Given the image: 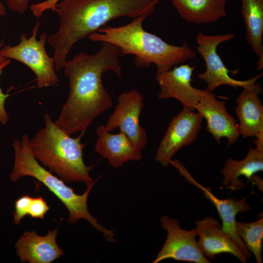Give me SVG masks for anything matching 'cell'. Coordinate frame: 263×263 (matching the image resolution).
<instances>
[{
  "label": "cell",
  "instance_id": "2e32d148",
  "mask_svg": "<svg viewBox=\"0 0 263 263\" xmlns=\"http://www.w3.org/2000/svg\"><path fill=\"white\" fill-rule=\"evenodd\" d=\"M58 228L48 230L45 236L33 230L25 232L15 244L21 263H51L63 254L56 243Z\"/></svg>",
  "mask_w": 263,
  "mask_h": 263
},
{
  "label": "cell",
  "instance_id": "d6986e66",
  "mask_svg": "<svg viewBox=\"0 0 263 263\" xmlns=\"http://www.w3.org/2000/svg\"><path fill=\"white\" fill-rule=\"evenodd\" d=\"M179 15L196 24L216 22L226 14V0H171Z\"/></svg>",
  "mask_w": 263,
  "mask_h": 263
},
{
  "label": "cell",
  "instance_id": "83f0119b",
  "mask_svg": "<svg viewBox=\"0 0 263 263\" xmlns=\"http://www.w3.org/2000/svg\"><path fill=\"white\" fill-rule=\"evenodd\" d=\"M6 13L7 11L5 7L0 0V16H5Z\"/></svg>",
  "mask_w": 263,
  "mask_h": 263
},
{
  "label": "cell",
  "instance_id": "603a6c76",
  "mask_svg": "<svg viewBox=\"0 0 263 263\" xmlns=\"http://www.w3.org/2000/svg\"><path fill=\"white\" fill-rule=\"evenodd\" d=\"M32 197L28 194L18 198L15 203V210L13 212L14 223L18 225L21 220L28 215V210Z\"/></svg>",
  "mask_w": 263,
  "mask_h": 263
},
{
  "label": "cell",
  "instance_id": "7a4b0ae2",
  "mask_svg": "<svg viewBox=\"0 0 263 263\" xmlns=\"http://www.w3.org/2000/svg\"><path fill=\"white\" fill-rule=\"evenodd\" d=\"M159 0H63L54 12L60 19L57 31L48 38L55 50L56 71L63 68L73 45L96 32L112 19L151 15Z\"/></svg>",
  "mask_w": 263,
  "mask_h": 263
},
{
  "label": "cell",
  "instance_id": "484cf974",
  "mask_svg": "<svg viewBox=\"0 0 263 263\" xmlns=\"http://www.w3.org/2000/svg\"><path fill=\"white\" fill-rule=\"evenodd\" d=\"M5 1L8 8L20 14H23L29 7V0H5Z\"/></svg>",
  "mask_w": 263,
  "mask_h": 263
},
{
  "label": "cell",
  "instance_id": "7c38bea8",
  "mask_svg": "<svg viewBox=\"0 0 263 263\" xmlns=\"http://www.w3.org/2000/svg\"><path fill=\"white\" fill-rule=\"evenodd\" d=\"M170 164L178 170L187 181L200 189L204 193V196L214 205L222 220L223 230L237 244L242 252L248 258H250L251 254L237 234L236 228L237 214L240 212H246L252 209L247 202L246 198L241 199L218 198L212 193L209 187H205L195 180L180 162L172 160Z\"/></svg>",
  "mask_w": 263,
  "mask_h": 263
},
{
  "label": "cell",
  "instance_id": "e0dca14e",
  "mask_svg": "<svg viewBox=\"0 0 263 263\" xmlns=\"http://www.w3.org/2000/svg\"><path fill=\"white\" fill-rule=\"evenodd\" d=\"M96 132L98 138L95 151L106 159L112 167L118 169L127 162L141 160L142 149L134 144L124 133H111L104 125L99 126Z\"/></svg>",
  "mask_w": 263,
  "mask_h": 263
},
{
  "label": "cell",
  "instance_id": "52a82bcc",
  "mask_svg": "<svg viewBox=\"0 0 263 263\" xmlns=\"http://www.w3.org/2000/svg\"><path fill=\"white\" fill-rule=\"evenodd\" d=\"M232 33L208 35L199 33L196 37L198 44L197 52L202 56L206 64V70L198 75L199 79L206 82L208 91L213 92L222 85H229L235 88L242 87L249 89L254 86L263 73L245 80H236L232 78L221 57L217 52L218 46L225 41L232 39Z\"/></svg>",
  "mask_w": 263,
  "mask_h": 263
},
{
  "label": "cell",
  "instance_id": "9a60e30c",
  "mask_svg": "<svg viewBox=\"0 0 263 263\" xmlns=\"http://www.w3.org/2000/svg\"><path fill=\"white\" fill-rule=\"evenodd\" d=\"M196 225L199 238L198 244L207 258L214 260L217 255L229 253L243 263L247 262L248 258L237 244L223 230L222 225L217 219L208 216L197 221Z\"/></svg>",
  "mask_w": 263,
  "mask_h": 263
},
{
  "label": "cell",
  "instance_id": "d4e9b609",
  "mask_svg": "<svg viewBox=\"0 0 263 263\" xmlns=\"http://www.w3.org/2000/svg\"><path fill=\"white\" fill-rule=\"evenodd\" d=\"M59 0H46L44 1L34 3L31 5V10L33 14L39 18L47 10L54 12L55 5Z\"/></svg>",
  "mask_w": 263,
  "mask_h": 263
},
{
  "label": "cell",
  "instance_id": "cb8c5ba5",
  "mask_svg": "<svg viewBox=\"0 0 263 263\" xmlns=\"http://www.w3.org/2000/svg\"><path fill=\"white\" fill-rule=\"evenodd\" d=\"M10 63V60L7 59L4 62L0 64V78L3 69ZM9 96L8 94H4L0 86V123L6 125L9 121V116L6 111L5 103L6 99Z\"/></svg>",
  "mask_w": 263,
  "mask_h": 263
},
{
  "label": "cell",
  "instance_id": "277c9868",
  "mask_svg": "<svg viewBox=\"0 0 263 263\" xmlns=\"http://www.w3.org/2000/svg\"><path fill=\"white\" fill-rule=\"evenodd\" d=\"M28 135L23 134L21 139L14 140L12 146L14 150V163L10 180L18 181L23 176H30L43 184L65 206L69 212L68 222L75 224L80 219H85L97 230L103 233L107 242L115 243L116 234L100 225L97 219L89 212L87 201L89 193L99 179L87 185L82 194L75 193L64 181L53 175L50 171L41 166L33 155L29 145Z\"/></svg>",
  "mask_w": 263,
  "mask_h": 263
},
{
  "label": "cell",
  "instance_id": "5b68a950",
  "mask_svg": "<svg viewBox=\"0 0 263 263\" xmlns=\"http://www.w3.org/2000/svg\"><path fill=\"white\" fill-rule=\"evenodd\" d=\"M44 127L29 141L34 157L64 182H83L86 185L93 182L90 172L94 165L87 166L83 160L87 144L81 140L84 134L72 137L48 113L44 115Z\"/></svg>",
  "mask_w": 263,
  "mask_h": 263
},
{
  "label": "cell",
  "instance_id": "ac0fdd59",
  "mask_svg": "<svg viewBox=\"0 0 263 263\" xmlns=\"http://www.w3.org/2000/svg\"><path fill=\"white\" fill-rule=\"evenodd\" d=\"M263 170V150L256 147L250 148L246 156L243 159L236 160L229 158L224 164L221 171L223 175L222 184L226 189L235 191L244 187L241 176L245 177L248 181L256 173Z\"/></svg>",
  "mask_w": 263,
  "mask_h": 263
},
{
  "label": "cell",
  "instance_id": "5bb4252c",
  "mask_svg": "<svg viewBox=\"0 0 263 263\" xmlns=\"http://www.w3.org/2000/svg\"><path fill=\"white\" fill-rule=\"evenodd\" d=\"M243 89L236 98L235 107L240 135L244 138L255 136L256 148L263 150V106L259 97L261 86L256 82L251 88Z\"/></svg>",
  "mask_w": 263,
  "mask_h": 263
},
{
  "label": "cell",
  "instance_id": "7402d4cb",
  "mask_svg": "<svg viewBox=\"0 0 263 263\" xmlns=\"http://www.w3.org/2000/svg\"><path fill=\"white\" fill-rule=\"evenodd\" d=\"M50 208L41 196L32 197L30 203L28 215L33 218L43 219Z\"/></svg>",
  "mask_w": 263,
  "mask_h": 263
},
{
  "label": "cell",
  "instance_id": "4fadbf2b",
  "mask_svg": "<svg viewBox=\"0 0 263 263\" xmlns=\"http://www.w3.org/2000/svg\"><path fill=\"white\" fill-rule=\"evenodd\" d=\"M195 109L206 120V129L218 144L223 137L228 140L227 146L237 142L240 135L238 124L228 113L225 102L218 100L213 92L205 90Z\"/></svg>",
  "mask_w": 263,
  "mask_h": 263
},
{
  "label": "cell",
  "instance_id": "44dd1931",
  "mask_svg": "<svg viewBox=\"0 0 263 263\" xmlns=\"http://www.w3.org/2000/svg\"><path fill=\"white\" fill-rule=\"evenodd\" d=\"M236 231L249 251L254 255L257 263H262L263 218L250 222L236 223Z\"/></svg>",
  "mask_w": 263,
  "mask_h": 263
},
{
  "label": "cell",
  "instance_id": "6da1fadb",
  "mask_svg": "<svg viewBox=\"0 0 263 263\" xmlns=\"http://www.w3.org/2000/svg\"><path fill=\"white\" fill-rule=\"evenodd\" d=\"M120 53L117 46L103 42L97 53L81 52L67 61L63 68L70 93L54 122L69 135L78 132L85 134L94 120L112 106V98L102 76L109 70L121 76Z\"/></svg>",
  "mask_w": 263,
  "mask_h": 263
},
{
  "label": "cell",
  "instance_id": "8fae6325",
  "mask_svg": "<svg viewBox=\"0 0 263 263\" xmlns=\"http://www.w3.org/2000/svg\"><path fill=\"white\" fill-rule=\"evenodd\" d=\"M195 69V66L181 64L167 71L156 73L155 79L160 89L158 98H175L184 107L194 111L205 92V90H200L192 85V76Z\"/></svg>",
  "mask_w": 263,
  "mask_h": 263
},
{
  "label": "cell",
  "instance_id": "30bf717a",
  "mask_svg": "<svg viewBox=\"0 0 263 263\" xmlns=\"http://www.w3.org/2000/svg\"><path fill=\"white\" fill-rule=\"evenodd\" d=\"M142 95L136 90L121 93L117 104L105 125L109 132L118 128L131 141L142 149L148 142L146 130L140 125L139 117L144 107Z\"/></svg>",
  "mask_w": 263,
  "mask_h": 263
},
{
  "label": "cell",
  "instance_id": "9c48e42d",
  "mask_svg": "<svg viewBox=\"0 0 263 263\" xmlns=\"http://www.w3.org/2000/svg\"><path fill=\"white\" fill-rule=\"evenodd\" d=\"M160 220L167 236L153 263L168 259L195 263H210L203 254L196 240V228L189 230L182 229L177 219L166 215L162 216Z\"/></svg>",
  "mask_w": 263,
  "mask_h": 263
},
{
  "label": "cell",
  "instance_id": "f1b7e54d",
  "mask_svg": "<svg viewBox=\"0 0 263 263\" xmlns=\"http://www.w3.org/2000/svg\"><path fill=\"white\" fill-rule=\"evenodd\" d=\"M3 41L0 42V64L4 62L7 59L4 57L1 54V50L3 45Z\"/></svg>",
  "mask_w": 263,
  "mask_h": 263
},
{
  "label": "cell",
  "instance_id": "ba28073f",
  "mask_svg": "<svg viewBox=\"0 0 263 263\" xmlns=\"http://www.w3.org/2000/svg\"><path fill=\"white\" fill-rule=\"evenodd\" d=\"M203 119L198 113L184 107L171 119L159 144L155 160L163 167H168L172 157L181 148L196 141Z\"/></svg>",
  "mask_w": 263,
  "mask_h": 263
},
{
  "label": "cell",
  "instance_id": "8992f818",
  "mask_svg": "<svg viewBox=\"0 0 263 263\" xmlns=\"http://www.w3.org/2000/svg\"><path fill=\"white\" fill-rule=\"evenodd\" d=\"M39 25L37 20L29 38L25 33L22 34L18 44L4 46L1 54L5 58L16 60L28 66L36 76L37 86L42 89L56 85L58 78L55 71L54 58L50 57L45 49L47 34L43 32L39 40L36 38Z\"/></svg>",
  "mask_w": 263,
  "mask_h": 263
},
{
  "label": "cell",
  "instance_id": "ffe728a7",
  "mask_svg": "<svg viewBox=\"0 0 263 263\" xmlns=\"http://www.w3.org/2000/svg\"><path fill=\"white\" fill-rule=\"evenodd\" d=\"M241 1L247 42L259 60H263V0Z\"/></svg>",
  "mask_w": 263,
  "mask_h": 263
},
{
  "label": "cell",
  "instance_id": "4316f807",
  "mask_svg": "<svg viewBox=\"0 0 263 263\" xmlns=\"http://www.w3.org/2000/svg\"><path fill=\"white\" fill-rule=\"evenodd\" d=\"M253 183L256 184L259 189L263 191V179L258 176H253L251 180Z\"/></svg>",
  "mask_w": 263,
  "mask_h": 263
},
{
  "label": "cell",
  "instance_id": "3957f363",
  "mask_svg": "<svg viewBox=\"0 0 263 263\" xmlns=\"http://www.w3.org/2000/svg\"><path fill=\"white\" fill-rule=\"evenodd\" d=\"M147 17H138L119 27L103 26L88 36L92 41L106 42L117 46L120 56H135L134 63L138 67L154 64L157 73H163L195 57L196 53L186 42L182 45L169 44L159 37L146 31L142 26Z\"/></svg>",
  "mask_w": 263,
  "mask_h": 263
}]
</instances>
